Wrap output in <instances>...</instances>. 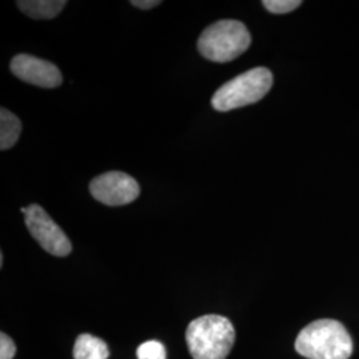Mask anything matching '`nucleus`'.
Wrapping results in <instances>:
<instances>
[{"mask_svg": "<svg viewBox=\"0 0 359 359\" xmlns=\"http://www.w3.org/2000/svg\"><path fill=\"white\" fill-rule=\"evenodd\" d=\"M295 350L308 359H348L353 354V341L341 322L318 320L298 334Z\"/></svg>", "mask_w": 359, "mask_h": 359, "instance_id": "1", "label": "nucleus"}, {"mask_svg": "<svg viewBox=\"0 0 359 359\" xmlns=\"http://www.w3.org/2000/svg\"><path fill=\"white\" fill-rule=\"evenodd\" d=\"M185 339L193 359H225L234 345L236 332L228 318L208 314L189 323Z\"/></svg>", "mask_w": 359, "mask_h": 359, "instance_id": "2", "label": "nucleus"}, {"mask_svg": "<svg viewBox=\"0 0 359 359\" xmlns=\"http://www.w3.org/2000/svg\"><path fill=\"white\" fill-rule=\"evenodd\" d=\"M252 44L250 32L240 20L224 19L206 27L197 41L198 52L210 62L228 63Z\"/></svg>", "mask_w": 359, "mask_h": 359, "instance_id": "3", "label": "nucleus"}, {"mask_svg": "<svg viewBox=\"0 0 359 359\" xmlns=\"http://www.w3.org/2000/svg\"><path fill=\"white\" fill-rule=\"evenodd\" d=\"M273 86V74L265 67L249 69L221 86L212 97V107L217 112L257 103L266 96Z\"/></svg>", "mask_w": 359, "mask_h": 359, "instance_id": "4", "label": "nucleus"}, {"mask_svg": "<svg viewBox=\"0 0 359 359\" xmlns=\"http://www.w3.org/2000/svg\"><path fill=\"white\" fill-rule=\"evenodd\" d=\"M20 210L26 216L27 229L47 253L56 257L71 255L72 244L69 238L41 206L32 204Z\"/></svg>", "mask_w": 359, "mask_h": 359, "instance_id": "5", "label": "nucleus"}, {"mask_svg": "<svg viewBox=\"0 0 359 359\" xmlns=\"http://www.w3.org/2000/svg\"><path fill=\"white\" fill-rule=\"evenodd\" d=\"M90 192L104 205H128L139 197L140 185L127 173L112 170L92 180Z\"/></svg>", "mask_w": 359, "mask_h": 359, "instance_id": "6", "label": "nucleus"}, {"mask_svg": "<svg viewBox=\"0 0 359 359\" xmlns=\"http://www.w3.org/2000/svg\"><path fill=\"white\" fill-rule=\"evenodd\" d=\"M11 72L22 81L40 88H57L63 83V75L56 65L35 56L20 53L11 60Z\"/></svg>", "mask_w": 359, "mask_h": 359, "instance_id": "7", "label": "nucleus"}, {"mask_svg": "<svg viewBox=\"0 0 359 359\" xmlns=\"http://www.w3.org/2000/svg\"><path fill=\"white\" fill-rule=\"evenodd\" d=\"M16 6L27 16L38 20L53 19L63 11L67 1L65 0H19Z\"/></svg>", "mask_w": 359, "mask_h": 359, "instance_id": "8", "label": "nucleus"}, {"mask_svg": "<svg viewBox=\"0 0 359 359\" xmlns=\"http://www.w3.org/2000/svg\"><path fill=\"white\" fill-rule=\"evenodd\" d=\"M108 357L109 348L103 339L90 334H81L77 337L74 346V358L107 359Z\"/></svg>", "mask_w": 359, "mask_h": 359, "instance_id": "9", "label": "nucleus"}, {"mask_svg": "<svg viewBox=\"0 0 359 359\" xmlns=\"http://www.w3.org/2000/svg\"><path fill=\"white\" fill-rule=\"evenodd\" d=\"M22 133L20 118L6 108L0 109V149L13 148Z\"/></svg>", "mask_w": 359, "mask_h": 359, "instance_id": "10", "label": "nucleus"}, {"mask_svg": "<svg viewBox=\"0 0 359 359\" xmlns=\"http://www.w3.org/2000/svg\"><path fill=\"white\" fill-rule=\"evenodd\" d=\"M137 359H167V350L158 341H148L137 348Z\"/></svg>", "mask_w": 359, "mask_h": 359, "instance_id": "11", "label": "nucleus"}, {"mask_svg": "<svg viewBox=\"0 0 359 359\" xmlns=\"http://www.w3.org/2000/svg\"><path fill=\"white\" fill-rule=\"evenodd\" d=\"M302 1L299 0H264L262 6L271 13L283 15L297 10Z\"/></svg>", "mask_w": 359, "mask_h": 359, "instance_id": "12", "label": "nucleus"}, {"mask_svg": "<svg viewBox=\"0 0 359 359\" xmlns=\"http://www.w3.org/2000/svg\"><path fill=\"white\" fill-rule=\"evenodd\" d=\"M16 353V346L7 334H0V359H13Z\"/></svg>", "mask_w": 359, "mask_h": 359, "instance_id": "13", "label": "nucleus"}, {"mask_svg": "<svg viewBox=\"0 0 359 359\" xmlns=\"http://www.w3.org/2000/svg\"><path fill=\"white\" fill-rule=\"evenodd\" d=\"M130 4L140 10H152L154 7L160 6L161 1L160 0H132Z\"/></svg>", "mask_w": 359, "mask_h": 359, "instance_id": "14", "label": "nucleus"}, {"mask_svg": "<svg viewBox=\"0 0 359 359\" xmlns=\"http://www.w3.org/2000/svg\"><path fill=\"white\" fill-rule=\"evenodd\" d=\"M3 262H4V258H3V253H0V266H3Z\"/></svg>", "mask_w": 359, "mask_h": 359, "instance_id": "15", "label": "nucleus"}]
</instances>
